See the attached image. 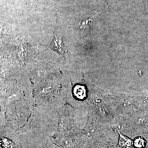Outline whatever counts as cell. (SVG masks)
<instances>
[{
	"label": "cell",
	"instance_id": "obj_1",
	"mask_svg": "<svg viewBox=\"0 0 148 148\" xmlns=\"http://www.w3.org/2000/svg\"><path fill=\"white\" fill-rule=\"evenodd\" d=\"M9 109L8 121L10 126L24 129L30 126L32 121V112L31 107L25 101L21 100L10 103Z\"/></svg>",
	"mask_w": 148,
	"mask_h": 148
},
{
	"label": "cell",
	"instance_id": "obj_2",
	"mask_svg": "<svg viewBox=\"0 0 148 148\" xmlns=\"http://www.w3.org/2000/svg\"><path fill=\"white\" fill-rule=\"evenodd\" d=\"M60 86L53 83L42 84L35 88L34 98L37 104L52 105L60 98L61 94Z\"/></svg>",
	"mask_w": 148,
	"mask_h": 148
},
{
	"label": "cell",
	"instance_id": "obj_3",
	"mask_svg": "<svg viewBox=\"0 0 148 148\" xmlns=\"http://www.w3.org/2000/svg\"><path fill=\"white\" fill-rule=\"evenodd\" d=\"M56 24L57 23L56 25L52 41L48 48L51 49L58 53L65 64V56L68 53V50L63 42L62 35L58 32Z\"/></svg>",
	"mask_w": 148,
	"mask_h": 148
},
{
	"label": "cell",
	"instance_id": "obj_4",
	"mask_svg": "<svg viewBox=\"0 0 148 148\" xmlns=\"http://www.w3.org/2000/svg\"><path fill=\"white\" fill-rule=\"evenodd\" d=\"M71 111L68 105L61 108L58 114V129L64 130L73 125Z\"/></svg>",
	"mask_w": 148,
	"mask_h": 148
},
{
	"label": "cell",
	"instance_id": "obj_5",
	"mask_svg": "<svg viewBox=\"0 0 148 148\" xmlns=\"http://www.w3.org/2000/svg\"><path fill=\"white\" fill-rule=\"evenodd\" d=\"M118 146L120 148H132L133 147V141L131 139L119 133Z\"/></svg>",
	"mask_w": 148,
	"mask_h": 148
},
{
	"label": "cell",
	"instance_id": "obj_6",
	"mask_svg": "<svg viewBox=\"0 0 148 148\" xmlns=\"http://www.w3.org/2000/svg\"><path fill=\"white\" fill-rule=\"evenodd\" d=\"M92 18H88L85 19L80 24L79 29L81 32L84 34L87 35L90 31L92 24Z\"/></svg>",
	"mask_w": 148,
	"mask_h": 148
},
{
	"label": "cell",
	"instance_id": "obj_7",
	"mask_svg": "<svg viewBox=\"0 0 148 148\" xmlns=\"http://www.w3.org/2000/svg\"><path fill=\"white\" fill-rule=\"evenodd\" d=\"M74 95L78 99H82L86 95V90L84 86L78 85L74 88Z\"/></svg>",
	"mask_w": 148,
	"mask_h": 148
},
{
	"label": "cell",
	"instance_id": "obj_8",
	"mask_svg": "<svg viewBox=\"0 0 148 148\" xmlns=\"http://www.w3.org/2000/svg\"><path fill=\"white\" fill-rule=\"evenodd\" d=\"M133 141V147L135 148H143L145 147L146 141L143 137H136Z\"/></svg>",
	"mask_w": 148,
	"mask_h": 148
},
{
	"label": "cell",
	"instance_id": "obj_9",
	"mask_svg": "<svg viewBox=\"0 0 148 148\" xmlns=\"http://www.w3.org/2000/svg\"><path fill=\"white\" fill-rule=\"evenodd\" d=\"M115 1L116 0H112V1H111L109 5V8L110 7V5H112L113 3H114Z\"/></svg>",
	"mask_w": 148,
	"mask_h": 148
}]
</instances>
